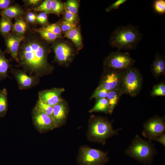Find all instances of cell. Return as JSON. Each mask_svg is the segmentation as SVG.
Instances as JSON below:
<instances>
[{"label": "cell", "mask_w": 165, "mask_h": 165, "mask_svg": "<svg viewBox=\"0 0 165 165\" xmlns=\"http://www.w3.org/2000/svg\"><path fill=\"white\" fill-rule=\"evenodd\" d=\"M142 38L138 28L129 24L117 28L112 34L109 42L119 50H132L137 48Z\"/></svg>", "instance_id": "cell-2"}, {"label": "cell", "mask_w": 165, "mask_h": 165, "mask_svg": "<svg viewBox=\"0 0 165 165\" xmlns=\"http://www.w3.org/2000/svg\"><path fill=\"white\" fill-rule=\"evenodd\" d=\"M40 0H28L25 1V3L29 5L36 6L38 5L41 2Z\"/></svg>", "instance_id": "cell-41"}, {"label": "cell", "mask_w": 165, "mask_h": 165, "mask_svg": "<svg viewBox=\"0 0 165 165\" xmlns=\"http://www.w3.org/2000/svg\"><path fill=\"white\" fill-rule=\"evenodd\" d=\"M125 153L140 163L149 164L156 154V150L152 141L144 140L136 135Z\"/></svg>", "instance_id": "cell-3"}, {"label": "cell", "mask_w": 165, "mask_h": 165, "mask_svg": "<svg viewBox=\"0 0 165 165\" xmlns=\"http://www.w3.org/2000/svg\"><path fill=\"white\" fill-rule=\"evenodd\" d=\"M36 20L40 24H43L46 23L48 20L47 14L44 12L40 13L36 16Z\"/></svg>", "instance_id": "cell-37"}, {"label": "cell", "mask_w": 165, "mask_h": 165, "mask_svg": "<svg viewBox=\"0 0 165 165\" xmlns=\"http://www.w3.org/2000/svg\"><path fill=\"white\" fill-rule=\"evenodd\" d=\"M98 87L108 91L120 90L123 70L106 69Z\"/></svg>", "instance_id": "cell-9"}, {"label": "cell", "mask_w": 165, "mask_h": 165, "mask_svg": "<svg viewBox=\"0 0 165 165\" xmlns=\"http://www.w3.org/2000/svg\"><path fill=\"white\" fill-rule=\"evenodd\" d=\"M13 25L11 20L2 16L0 20V33L5 37L13 28Z\"/></svg>", "instance_id": "cell-24"}, {"label": "cell", "mask_w": 165, "mask_h": 165, "mask_svg": "<svg viewBox=\"0 0 165 165\" xmlns=\"http://www.w3.org/2000/svg\"><path fill=\"white\" fill-rule=\"evenodd\" d=\"M135 60L128 52L119 51L112 52L105 59L104 62L106 69L124 70L132 66Z\"/></svg>", "instance_id": "cell-7"}, {"label": "cell", "mask_w": 165, "mask_h": 165, "mask_svg": "<svg viewBox=\"0 0 165 165\" xmlns=\"http://www.w3.org/2000/svg\"><path fill=\"white\" fill-rule=\"evenodd\" d=\"M64 20L72 23H75L77 20V14L72 13L65 10L64 15Z\"/></svg>", "instance_id": "cell-35"}, {"label": "cell", "mask_w": 165, "mask_h": 165, "mask_svg": "<svg viewBox=\"0 0 165 165\" xmlns=\"http://www.w3.org/2000/svg\"><path fill=\"white\" fill-rule=\"evenodd\" d=\"M51 0H45L40 5L34 8V10L44 12L46 14L50 13H51Z\"/></svg>", "instance_id": "cell-30"}, {"label": "cell", "mask_w": 165, "mask_h": 165, "mask_svg": "<svg viewBox=\"0 0 165 165\" xmlns=\"http://www.w3.org/2000/svg\"><path fill=\"white\" fill-rule=\"evenodd\" d=\"M127 1V0H117L106 8V11L107 12H109L113 9H118L121 5Z\"/></svg>", "instance_id": "cell-36"}, {"label": "cell", "mask_w": 165, "mask_h": 165, "mask_svg": "<svg viewBox=\"0 0 165 165\" xmlns=\"http://www.w3.org/2000/svg\"><path fill=\"white\" fill-rule=\"evenodd\" d=\"M157 142H158L162 145L164 147H165V133H164L157 137L155 140Z\"/></svg>", "instance_id": "cell-40"}, {"label": "cell", "mask_w": 165, "mask_h": 165, "mask_svg": "<svg viewBox=\"0 0 165 165\" xmlns=\"http://www.w3.org/2000/svg\"><path fill=\"white\" fill-rule=\"evenodd\" d=\"M27 19L29 22L33 23L36 20V16L33 13L30 12L28 13L27 15Z\"/></svg>", "instance_id": "cell-39"}, {"label": "cell", "mask_w": 165, "mask_h": 165, "mask_svg": "<svg viewBox=\"0 0 165 165\" xmlns=\"http://www.w3.org/2000/svg\"><path fill=\"white\" fill-rule=\"evenodd\" d=\"M11 2L9 0H0V10H2L9 7Z\"/></svg>", "instance_id": "cell-38"}, {"label": "cell", "mask_w": 165, "mask_h": 165, "mask_svg": "<svg viewBox=\"0 0 165 165\" xmlns=\"http://www.w3.org/2000/svg\"><path fill=\"white\" fill-rule=\"evenodd\" d=\"M151 95L153 96L165 95V82L164 81L154 85L151 91Z\"/></svg>", "instance_id": "cell-28"}, {"label": "cell", "mask_w": 165, "mask_h": 165, "mask_svg": "<svg viewBox=\"0 0 165 165\" xmlns=\"http://www.w3.org/2000/svg\"><path fill=\"white\" fill-rule=\"evenodd\" d=\"M6 46L12 57L18 62V52L20 43L24 36H19L16 33H9L5 37Z\"/></svg>", "instance_id": "cell-14"}, {"label": "cell", "mask_w": 165, "mask_h": 165, "mask_svg": "<svg viewBox=\"0 0 165 165\" xmlns=\"http://www.w3.org/2000/svg\"><path fill=\"white\" fill-rule=\"evenodd\" d=\"M89 112H101L109 114V106L106 98L97 99L94 106Z\"/></svg>", "instance_id": "cell-21"}, {"label": "cell", "mask_w": 165, "mask_h": 165, "mask_svg": "<svg viewBox=\"0 0 165 165\" xmlns=\"http://www.w3.org/2000/svg\"><path fill=\"white\" fill-rule=\"evenodd\" d=\"M67 113V108L63 101L53 106L52 117L58 127L65 122Z\"/></svg>", "instance_id": "cell-15"}, {"label": "cell", "mask_w": 165, "mask_h": 165, "mask_svg": "<svg viewBox=\"0 0 165 165\" xmlns=\"http://www.w3.org/2000/svg\"><path fill=\"white\" fill-rule=\"evenodd\" d=\"M10 72L16 80L20 90L30 89L39 82V78L29 75L23 70L12 68Z\"/></svg>", "instance_id": "cell-11"}, {"label": "cell", "mask_w": 165, "mask_h": 165, "mask_svg": "<svg viewBox=\"0 0 165 165\" xmlns=\"http://www.w3.org/2000/svg\"><path fill=\"white\" fill-rule=\"evenodd\" d=\"M108 91L103 88L97 87L91 98L96 99L106 98Z\"/></svg>", "instance_id": "cell-33"}, {"label": "cell", "mask_w": 165, "mask_h": 165, "mask_svg": "<svg viewBox=\"0 0 165 165\" xmlns=\"http://www.w3.org/2000/svg\"><path fill=\"white\" fill-rule=\"evenodd\" d=\"M142 134L151 141L155 140L165 133V122L163 118L155 116L147 120L143 124Z\"/></svg>", "instance_id": "cell-8"}, {"label": "cell", "mask_w": 165, "mask_h": 165, "mask_svg": "<svg viewBox=\"0 0 165 165\" xmlns=\"http://www.w3.org/2000/svg\"><path fill=\"white\" fill-rule=\"evenodd\" d=\"M41 37L44 39L48 41H53L60 38L61 35H58L42 29L41 28L35 30Z\"/></svg>", "instance_id": "cell-26"}, {"label": "cell", "mask_w": 165, "mask_h": 165, "mask_svg": "<svg viewBox=\"0 0 165 165\" xmlns=\"http://www.w3.org/2000/svg\"><path fill=\"white\" fill-rule=\"evenodd\" d=\"M33 110L42 112L52 117L53 106L38 98Z\"/></svg>", "instance_id": "cell-25"}, {"label": "cell", "mask_w": 165, "mask_h": 165, "mask_svg": "<svg viewBox=\"0 0 165 165\" xmlns=\"http://www.w3.org/2000/svg\"><path fill=\"white\" fill-rule=\"evenodd\" d=\"M53 48L56 61L60 64L66 63L71 59L73 55L72 48L67 43L59 42L54 43Z\"/></svg>", "instance_id": "cell-12"}, {"label": "cell", "mask_w": 165, "mask_h": 165, "mask_svg": "<svg viewBox=\"0 0 165 165\" xmlns=\"http://www.w3.org/2000/svg\"><path fill=\"white\" fill-rule=\"evenodd\" d=\"M108 153L87 147L81 148L78 161L81 165H104L109 161Z\"/></svg>", "instance_id": "cell-6"}, {"label": "cell", "mask_w": 165, "mask_h": 165, "mask_svg": "<svg viewBox=\"0 0 165 165\" xmlns=\"http://www.w3.org/2000/svg\"><path fill=\"white\" fill-rule=\"evenodd\" d=\"M154 11L157 13L163 14L165 13V1L164 0H155L153 3Z\"/></svg>", "instance_id": "cell-31"}, {"label": "cell", "mask_w": 165, "mask_h": 165, "mask_svg": "<svg viewBox=\"0 0 165 165\" xmlns=\"http://www.w3.org/2000/svg\"><path fill=\"white\" fill-rule=\"evenodd\" d=\"M8 93L6 88L0 90V117H3L7 111L8 106Z\"/></svg>", "instance_id": "cell-22"}, {"label": "cell", "mask_w": 165, "mask_h": 165, "mask_svg": "<svg viewBox=\"0 0 165 165\" xmlns=\"http://www.w3.org/2000/svg\"><path fill=\"white\" fill-rule=\"evenodd\" d=\"M27 28L26 23L22 19L19 17L16 18L13 28L15 33L19 36H24Z\"/></svg>", "instance_id": "cell-23"}, {"label": "cell", "mask_w": 165, "mask_h": 165, "mask_svg": "<svg viewBox=\"0 0 165 165\" xmlns=\"http://www.w3.org/2000/svg\"><path fill=\"white\" fill-rule=\"evenodd\" d=\"M66 10L68 12L77 14L78 11L79 3L75 0H68L65 4Z\"/></svg>", "instance_id": "cell-29"}, {"label": "cell", "mask_w": 165, "mask_h": 165, "mask_svg": "<svg viewBox=\"0 0 165 165\" xmlns=\"http://www.w3.org/2000/svg\"><path fill=\"white\" fill-rule=\"evenodd\" d=\"M18 54L19 66L28 74L40 78L50 73L53 68L48 62L49 50L41 41L35 37L24 39Z\"/></svg>", "instance_id": "cell-1"}, {"label": "cell", "mask_w": 165, "mask_h": 165, "mask_svg": "<svg viewBox=\"0 0 165 165\" xmlns=\"http://www.w3.org/2000/svg\"><path fill=\"white\" fill-rule=\"evenodd\" d=\"M5 54L0 50V81L9 77L7 73L10 66L9 61L6 58Z\"/></svg>", "instance_id": "cell-20"}, {"label": "cell", "mask_w": 165, "mask_h": 165, "mask_svg": "<svg viewBox=\"0 0 165 165\" xmlns=\"http://www.w3.org/2000/svg\"><path fill=\"white\" fill-rule=\"evenodd\" d=\"M60 27L62 31L65 32L76 28V24L64 20L62 21Z\"/></svg>", "instance_id": "cell-34"}, {"label": "cell", "mask_w": 165, "mask_h": 165, "mask_svg": "<svg viewBox=\"0 0 165 165\" xmlns=\"http://www.w3.org/2000/svg\"><path fill=\"white\" fill-rule=\"evenodd\" d=\"M51 13L59 15L65 8L64 4L61 1L57 0H51Z\"/></svg>", "instance_id": "cell-27"}, {"label": "cell", "mask_w": 165, "mask_h": 165, "mask_svg": "<svg viewBox=\"0 0 165 165\" xmlns=\"http://www.w3.org/2000/svg\"><path fill=\"white\" fill-rule=\"evenodd\" d=\"M151 73L156 79L165 73V57L157 52L151 66Z\"/></svg>", "instance_id": "cell-16"}, {"label": "cell", "mask_w": 165, "mask_h": 165, "mask_svg": "<svg viewBox=\"0 0 165 165\" xmlns=\"http://www.w3.org/2000/svg\"><path fill=\"white\" fill-rule=\"evenodd\" d=\"M122 94L120 90L108 91L106 98L109 106V114L113 112Z\"/></svg>", "instance_id": "cell-18"}, {"label": "cell", "mask_w": 165, "mask_h": 165, "mask_svg": "<svg viewBox=\"0 0 165 165\" xmlns=\"http://www.w3.org/2000/svg\"><path fill=\"white\" fill-rule=\"evenodd\" d=\"M41 28L57 35H61L62 30L61 27L57 23L48 24Z\"/></svg>", "instance_id": "cell-32"}, {"label": "cell", "mask_w": 165, "mask_h": 165, "mask_svg": "<svg viewBox=\"0 0 165 165\" xmlns=\"http://www.w3.org/2000/svg\"><path fill=\"white\" fill-rule=\"evenodd\" d=\"M32 117L34 124L40 132H46L58 127L51 116L42 112L33 110Z\"/></svg>", "instance_id": "cell-10"}, {"label": "cell", "mask_w": 165, "mask_h": 165, "mask_svg": "<svg viewBox=\"0 0 165 165\" xmlns=\"http://www.w3.org/2000/svg\"><path fill=\"white\" fill-rule=\"evenodd\" d=\"M64 37L71 40L78 49L82 47L81 35L79 31L76 28L64 32Z\"/></svg>", "instance_id": "cell-17"}, {"label": "cell", "mask_w": 165, "mask_h": 165, "mask_svg": "<svg viewBox=\"0 0 165 165\" xmlns=\"http://www.w3.org/2000/svg\"><path fill=\"white\" fill-rule=\"evenodd\" d=\"M64 91L63 88H54L42 90L38 93V98L53 106L63 101L61 95Z\"/></svg>", "instance_id": "cell-13"}, {"label": "cell", "mask_w": 165, "mask_h": 165, "mask_svg": "<svg viewBox=\"0 0 165 165\" xmlns=\"http://www.w3.org/2000/svg\"><path fill=\"white\" fill-rule=\"evenodd\" d=\"M143 78L139 70L131 66L123 71L120 90L122 94L137 96L142 87Z\"/></svg>", "instance_id": "cell-5"}, {"label": "cell", "mask_w": 165, "mask_h": 165, "mask_svg": "<svg viewBox=\"0 0 165 165\" xmlns=\"http://www.w3.org/2000/svg\"><path fill=\"white\" fill-rule=\"evenodd\" d=\"M24 13L23 9L20 6H9L0 11V14L11 20V19L19 17Z\"/></svg>", "instance_id": "cell-19"}, {"label": "cell", "mask_w": 165, "mask_h": 165, "mask_svg": "<svg viewBox=\"0 0 165 165\" xmlns=\"http://www.w3.org/2000/svg\"><path fill=\"white\" fill-rule=\"evenodd\" d=\"M121 129L114 130L112 123L106 118L95 117L89 125L88 137L91 141L105 145L107 139L118 135Z\"/></svg>", "instance_id": "cell-4"}]
</instances>
